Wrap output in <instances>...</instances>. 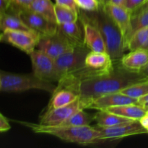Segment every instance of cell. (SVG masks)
<instances>
[{
	"instance_id": "obj_1",
	"label": "cell",
	"mask_w": 148,
	"mask_h": 148,
	"mask_svg": "<svg viewBox=\"0 0 148 148\" xmlns=\"http://www.w3.org/2000/svg\"><path fill=\"white\" fill-rule=\"evenodd\" d=\"M145 80L147 79L138 72L126 69L119 62L111 72L90 77L66 89L73 91L81 98H92L119 92L133 84Z\"/></svg>"
},
{
	"instance_id": "obj_2",
	"label": "cell",
	"mask_w": 148,
	"mask_h": 148,
	"mask_svg": "<svg viewBox=\"0 0 148 148\" xmlns=\"http://www.w3.org/2000/svg\"><path fill=\"white\" fill-rule=\"evenodd\" d=\"M79 18L95 26L100 31L106 46L107 53L114 62H119L127 50L122 35L119 29L102 6L98 10L86 12L80 10Z\"/></svg>"
},
{
	"instance_id": "obj_3",
	"label": "cell",
	"mask_w": 148,
	"mask_h": 148,
	"mask_svg": "<svg viewBox=\"0 0 148 148\" xmlns=\"http://www.w3.org/2000/svg\"><path fill=\"white\" fill-rule=\"evenodd\" d=\"M19 123L30 128L37 134H45L54 136L66 143L80 145H88L101 142V134L96 127L90 126H47L28 122Z\"/></svg>"
},
{
	"instance_id": "obj_4",
	"label": "cell",
	"mask_w": 148,
	"mask_h": 148,
	"mask_svg": "<svg viewBox=\"0 0 148 148\" xmlns=\"http://www.w3.org/2000/svg\"><path fill=\"white\" fill-rule=\"evenodd\" d=\"M57 85L40 79L34 74L20 75L1 71L0 90L4 92H22L30 90H40L53 94Z\"/></svg>"
},
{
	"instance_id": "obj_5",
	"label": "cell",
	"mask_w": 148,
	"mask_h": 148,
	"mask_svg": "<svg viewBox=\"0 0 148 148\" xmlns=\"http://www.w3.org/2000/svg\"><path fill=\"white\" fill-rule=\"evenodd\" d=\"M40 38V35L33 30H6L0 36L1 43L11 45L28 55L36 50Z\"/></svg>"
},
{
	"instance_id": "obj_6",
	"label": "cell",
	"mask_w": 148,
	"mask_h": 148,
	"mask_svg": "<svg viewBox=\"0 0 148 148\" xmlns=\"http://www.w3.org/2000/svg\"><path fill=\"white\" fill-rule=\"evenodd\" d=\"M33 73L40 79L51 82H59L61 74L55 59L40 50L36 49L30 55Z\"/></svg>"
},
{
	"instance_id": "obj_7",
	"label": "cell",
	"mask_w": 148,
	"mask_h": 148,
	"mask_svg": "<svg viewBox=\"0 0 148 148\" xmlns=\"http://www.w3.org/2000/svg\"><path fill=\"white\" fill-rule=\"evenodd\" d=\"M75 47L58 27V30L54 34L40 36L36 49L41 51L53 59H56L62 55L72 51Z\"/></svg>"
},
{
	"instance_id": "obj_8",
	"label": "cell",
	"mask_w": 148,
	"mask_h": 148,
	"mask_svg": "<svg viewBox=\"0 0 148 148\" xmlns=\"http://www.w3.org/2000/svg\"><path fill=\"white\" fill-rule=\"evenodd\" d=\"M86 109L83 98L79 97L69 105L61 108L47 109L40 117L39 124L47 126H57L81 110Z\"/></svg>"
},
{
	"instance_id": "obj_9",
	"label": "cell",
	"mask_w": 148,
	"mask_h": 148,
	"mask_svg": "<svg viewBox=\"0 0 148 148\" xmlns=\"http://www.w3.org/2000/svg\"><path fill=\"white\" fill-rule=\"evenodd\" d=\"M90 51L86 46H77L55 59L61 76L84 67L85 58Z\"/></svg>"
},
{
	"instance_id": "obj_10",
	"label": "cell",
	"mask_w": 148,
	"mask_h": 148,
	"mask_svg": "<svg viewBox=\"0 0 148 148\" xmlns=\"http://www.w3.org/2000/svg\"><path fill=\"white\" fill-rule=\"evenodd\" d=\"M86 109L105 110L110 107L118 106L126 104L138 103V100L126 95L120 92H111L92 98H83Z\"/></svg>"
},
{
	"instance_id": "obj_11",
	"label": "cell",
	"mask_w": 148,
	"mask_h": 148,
	"mask_svg": "<svg viewBox=\"0 0 148 148\" xmlns=\"http://www.w3.org/2000/svg\"><path fill=\"white\" fill-rule=\"evenodd\" d=\"M95 127L101 132L102 141L107 140H116L124 137L148 133L147 130L141 125L140 121L120 124L114 127H103L96 126Z\"/></svg>"
},
{
	"instance_id": "obj_12",
	"label": "cell",
	"mask_w": 148,
	"mask_h": 148,
	"mask_svg": "<svg viewBox=\"0 0 148 148\" xmlns=\"http://www.w3.org/2000/svg\"><path fill=\"white\" fill-rule=\"evenodd\" d=\"M18 15L31 30L37 32L40 36L53 35L58 30L57 23L50 21L29 9L20 10Z\"/></svg>"
},
{
	"instance_id": "obj_13",
	"label": "cell",
	"mask_w": 148,
	"mask_h": 148,
	"mask_svg": "<svg viewBox=\"0 0 148 148\" xmlns=\"http://www.w3.org/2000/svg\"><path fill=\"white\" fill-rule=\"evenodd\" d=\"M102 7L119 29L127 48V43L131 33L132 17V12L123 6L104 4H102Z\"/></svg>"
},
{
	"instance_id": "obj_14",
	"label": "cell",
	"mask_w": 148,
	"mask_h": 148,
	"mask_svg": "<svg viewBox=\"0 0 148 148\" xmlns=\"http://www.w3.org/2000/svg\"><path fill=\"white\" fill-rule=\"evenodd\" d=\"M121 66L131 72H139L148 64V49H140L124 54L119 61Z\"/></svg>"
},
{
	"instance_id": "obj_15",
	"label": "cell",
	"mask_w": 148,
	"mask_h": 148,
	"mask_svg": "<svg viewBox=\"0 0 148 148\" xmlns=\"http://www.w3.org/2000/svg\"><path fill=\"white\" fill-rule=\"evenodd\" d=\"M79 20L83 25L85 46L92 51L107 52L105 41L99 30L90 23Z\"/></svg>"
},
{
	"instance_id": "obj_16",
	"label": "cell",
	"mask_w": 148,
	"mask_h": 148,
	"mask_svg": "<svg viewBox=\"0 0 148 148\" xmlns=\"http://www.w3.org/2000/svg\"><path fill=\"white\" fill-rule=\"evenodd\" d=\"M85 66L100 72H108L113 70L115 66L114 60L107 52L90 51L85 58Z\"/></svg>"
},
{
	"instance_id": "obj_17",
	"label": "cell",
	"mask_w": 148,
	"mask_h": 148,
	"mask_svg": "<svg viewBox=\"0 0 148 148\" xmlns=\"http://www.w3.org/2000/svg\"><path fill=\"white\" fill-rule=\"evenodd\" d=\"M58 27L76 47L85 46L83 25L79 18L77 21L58 25Z\"/></svg>"
},
{
	"instance_id": "obj_18",
	"label": "cell",
	"mask_w": 148,
	"mask_h": 148,
	"mask_svg": "<svg viewBox=\"0 0 148 148\" xmlns=\"http://www.w3.org/2000/svg\"><path fill=\"white\" fill-rule=\"evenodd\" d=\"M104 111L135 121H140V119L143 118L147 114V111L145 109L144 107L138 103L126 104L118 106L110 107Z\"/></svg>"
},
{
	"instance_id": "obj_19",
	"label": "cell",
	"mask_w": 148,
	"mask_h": 148,
	"mask_svg": "<svg viewBox=\"0 0 148 148\" xmlns=\"http://www.w3.org/2000/svg\"><path fill=\"white\" fill-rule=\"evenodd\" d=\"M94 120L96 122L97 126L103 127H114L120 124L135 121V120L125 118L104 110L98 111L94 115Z\"/></svg>"
},
{
	"instance_id": "obj_20",
	"label": "cell",
	"mask_w": 148,
	"mask_h": 148,
	"mask_svg": "<svg viewBox=\"0 0 148 148\" xmlns=\"http://www.w3.org/2000/svg\"><path fill=\"white\" fill-rule=\"evenodd\" d=\"M79 98V95L73 91L67 89H61L52 94L51 99L49 101L47 109L61 108L75 102Z\"/></svg>"
},
{
	"instance_id": "obj_21",
	"label": "cell",
	"mask_w": 148,
	"mask_h": 148,
	"mask_svg": "<svg viewBox=\"0 0 148 148\" xmlns=\"http://www.w3.org/2000/svg\"><path fill=\"white\" fill-rule=\"evenodd\" d=\"M0 29L1 32L6 30H30L31 29L22 20L20 16L10 12L0 14Z\"/></svg>"
},
{
	"instance_id": "obj_22",
	"label": "cell",
	"mask_w": 148,
	"mask_h": 148,
	"mask_svg": "<svg viewBox=\"0 0 148 148\" xmlns=\"http://www.w3.org/2000/svg\"><path fill=\"white\" fill-rule=\"evenodd\" d=\"M28 9L38 13L50 21L57 23L55 13V4L51 0H34Z\"/></svg>"
},
{
	"instance_id": "obj_23",
	"label": "cell",
	"mask_w": 148,
	"mask_h": 148,
	"mask_svg": "<svg viewBox=\"0 0 148 148\" xmlns=\"http://www.w3.org/2000/svg\"><path fill=\"white\" fill-rule=\"evenodd\" d=\"M127 49L130 51L140 49H148V27L140 29L131 36Z\"/></svg>"
},
{
	"instance_id": "obj_24",
	"label": "cell",
	"mask_w": 148,
	"mask_h": 148,
	"mask_svg": "<svg viewBox=\"0 0 148 148\" xmlns=\"http://www.w3.org/2000/svg\"><path fill=\"white\" fill-rule=\"evenodd\" d=\"M94 121H95L94 116L88 114L84 110H81L59 125L84 127V126H90L91 123Z\"/></svg>"
},
{
	"instance_id": "obj_25",
	"label": "cell",
	"mask_w": 148,
	"mask_h": 148,
	"mask_svg": "<svg viewBox=\"0 0 148 148\" xmlns=\"http://www.w3.org/2000/svg\"><path fill=\"white\" fill-rule=\"evenodd\" d=\"M55 13L58 25L72 23L79 20V13L56 4H55Z\"/></svg>"
},
{
	"instance_id": "obj_26",
	"label": "cell",
	"mask_w": 148,
	"mask_h": 148,
	"mask_svg": "<svg viewBox=\"0 0 148 148\" xmlns=\"http://www.w3.org/2000/svg\"><path fill=\"white\" fill-rule=\"evenodd\" d=\"M121 93L138 100L148 93V80L142 81L119 91Z\"/></svg>"
},
{
	"instance_id": "obj_27",
	"label": "cell",
	"mask_w": 148,
	"mask_h": 148,
	"mask_svg": "<svg viewBox=\"0 0 148 148\" xmlns=\"http://www.w3.org/2000/svg\"><path fill=\"white\" fill-rule=\"evenodd\" d=\"M146 27H148V10L139 13L135 15H132L131 33H130V38L136 31Z\"/></svg>"
},
{
	"instance_id": "obj_28",
	"label": "cell",
	"mask_w": 148,
	"mask_h": 148,
	"mask_svg": "<svg viewBox=\"0 0 148 148\" xmlns=\"http://www.w3.org/2000/svg\"><path fill=\"white\" fill-rule=\"evenodd\" d=\"M80 10L86 12L98 10L102 6L99 0H75Z\"/></svg>"
},
{
	"instance_id": "obj_29",
	"label": "cell",
	"mask_w": 148,
	"mask_h": 148,
	"mask_svg": "<svg viewBox=\"0 0 148 148\" xmlns=\"http://www.w3.org/2000/svg\"><path fill=\"white\" fill-rule=\"evenodd\" d=\"M34 0H12L11 6L7 12L13 13L18 15L20 10L28 9Z\"/></svg>"
},
{
	"instance_id": "obj_30",
	"label": "cell",
	"mask_w": 148,
	"mask_h": 148,
	"mask_svg": "<svg viewBox=\"0 0 148 148\" xmlns=\"http://www.w3.org/2000/svg\"><path fill=\"white\" fill-rule=\"evenodd\" d=\"M55 1H56V4L67 7V8L71 9L76 12L79 13L80 9L79 8L75 0H55Z\"/></svg>"
},
{
	"instance_id": "obj_31",
	"label": "cell",
	"mask_w": 148,
	"mask_h": 148,
	"mask_svg": "<svg viewBox=\"0 0 148 148\" xmlns=\"http://www.w3.org/2000/svg\"><path fill=\"white\" fill-rule=\"evenodd\" d=\"M145 1L146 0H125L124 7L132 13Z\"/></svg>"
},
{
	"instance_id": "obj_32",
	"label": "cell",
	"mask_w": 148,
	"mask_h": 148,
	"mask_svg": "<svg viewBox=\"0 0 148 148\" xmlns=\"http://www.w3.org/2000/svg\"><path fill=\"white\" fill-rule=\"evenodd\" d=\"M11 129L8 119L2 114H0V132L1 133L7 132Z\"/></svg>"
},
{
	"instance_id": "obj_33",
	"label": "cell",
	"mask_w": 148,
	"mask_h": 148,
	"mask_svg": "<svg viewBox=\"0 0 148 148\" xmlns=\"http://www.w3.org/2000/svg\"><path fill=\"white\" fill-rule=\"evenodd\" d=\"M12 0H0V14L7 12L11 6Z\"/></svg>"
},
{
	"instance_id": "obj_34",
	"label": "cell",
	"mask_w": 148,
	"mask_h": 148,
	"mask_svg": "<svg viewBox=\"0 0 148 148\" xmlns=\"http://www.w3.org/2000/svg\"><path fill=\"white\" fill-rule=\"evenodd\" d=\"M146 10H148V0H146L140 7H139L137 10H134V11L132 13V15H135V14H139V13L140 12H143L146 11Z\"/></svg>"
},
{
	"instance_id": "obj_35",
	"label": "cell",
	"mask_w": 148,
	"mask_h": 148,
	"mask_svg": "<svg viewBox=\"0 0 148 148\" xmlns=\"http://www.w3.org/2000/svg\"><path fill=\"white\" fill-rule=\"evenodd\" d=\"M124 1L125 0H102V4H114V5L123 6L124 7Z\"/></svg>"
},
{
	"instance_id": "obj_36",
	"label": "cell",
	"mask_w": 148,
	"mask_h": 148,
	"mask_svg": "<svg viewBox=\"0 0 148 148\" xmlns=\"http://www.w3.org/2000/svg\"><path fill=\"white\" fill-rule=\"evenodd\" d=\"M140 123L141 124V125L143 126L144 128H145L146 130L148 129V115L146 114L142 119H140Z\"/></svg>"
},
{
	"instance_id": "obj_37",
	"label": "cell",
	"mask_w": 148,
	"mask_h": 148,
	"mask_svg": "<svg viewBox=\"0 0 148 148\" xmlns=\"http://www.w3.org/2000/svg\"><path fill=\"white\" fill-rule=\"evenodd\" d=\"M138 73H140L142 76L144 77L146 79H147L148 80V64L144 68V69L140 70Z\"/></svg>"
},
{
	"instance_id": "obj_38",
	"label": "cell",
	"mask_w": 148,
	"mask_h": 148,
	"mask_svg": "<svg viewBox=\"0 0 148 148\" xmlns=\"http://www.w3.org/2000/svg\"><path fill=\"white\" fill-rule=\"evenodd\" d=\"M148 102V93L147 95H144L143 97H142V98H139L138 99V104H140V105L143 106V104L146 103Z\"/></svg>"
},
{
	"instance_id": "obj_39",
	"label": "cell",
	"mask_w": 148,
	"mask_h": 148,
	"mask_svg": "<svg viewBox=\"0 0 148 148\" xmlns=\"http://www.w3.org/2000/svg\"><path fill=\"white\" fill-rule=\"evenodd\" d=\"M143 106L144 107L146 111H148V102H147V103H146L143 104Z\"/></svg>"
},
{
	"instance_id": "obj_40",
	"label": "cell",
	"mask_w": 148,
	"mask_h": 148,
	"mask_svg": "<svg viewBox=\"0 0 148 148\" xmlns=\"http://www.w3.org/2000/svg\"><path fill=\"white\" fill-rule=\"evenodd\" d=\"M99 1H101V4H102V0H99Z\"/></svg>"
},
{
	"instance_id": "obj_41",
	"label": "cell",
	"mask_w": 148,
	"mask_h": 148,
	"mask_svg": "<svg viewBox=\"0 0 148 148\" xmlns=\"http://www.w3.org/2000/svg\"><path fill=\"white\" fill-rule=\"evenodd\" d=\"M147 114V115H148V111H147V114Z\"/></svg>"
},
{
	"instance_id": "obj_42",
	"label": "cell",
	"mask_w": 148,
	"mask_h": 148,
	"mask_svg": "<svg viewBox=\"0 0 148 148\" xmlns=\"http://www.w3.org/2000/svg\"><path fill=\"white\" fill-rule=\"evenodd\" d=\"M147 132H148V129H147Z\"/></svg>"
}]
</instances>
